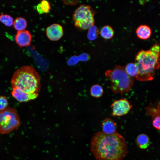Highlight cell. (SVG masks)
Listing matches in <instances>:
<instances>
[{"mask_svg": "<svg viewBox=\"0 0 160 160\" xmlns=\"http://www.w3.org/2000/svg\"><path fill=\"white\" fill-rule=\"evenodd\" d=\"M95 12L89 6L82 4L74 11L73 20L74 25L82 30H86L94 25Z\"/></svg>", "mask_w": 160, "mask_h": 160, "instance_id": "5b68a950", "label": "cell"}, {"mask_svg": "<svg viewBox=\"0 0 160 160\" xmlns=\"http://www.w3.org/2000/svg\"><path fill=\"white\" fill-rule=\"evenodd\" d=\"M89 55L86 53H83L79 56V59L83 61L87 60L89 59Z\"/></svg>", "mask_w": 160, "mask_h": 160, "instance_id": "cb8c5ba5", "label": "cell"}, {"mask_svg": "<svg viewBox=\"0 0 160 160\" xmlns=\"http://www.w3.org/2000/svg\"><path fill=\"white\" fill-rule=\"evenodd\" d=\"M125 70L127 74L131 77H135L138 73L137 67L135 63H128L125 67Z\"/></svg>", "mask_w": 160, "mask_h": 160, "instance_id": "e0dca14e", "label": "cell"}, {"mask_svg": "<svg viewBox=\"0 0 160 160\" xmlns=\"http://www.w3.org/2000/svg\"><path fill=\"white\" fill-rule=\"evenodd\" d=\"M151 33L150 28L146 25H140L136 30V33L137 37L143 40H146L149 38Z\"/></svg>", "mask_w": 160, "mask_h": 160, "instance_id": "4fadbf2b", "label": "cell"}, {"mask_svg": "<svg viewBox=\"0 0 160 160\" xmlns=\"http://www.w3.org/2000/svg\"><path fill=\"white\" fill-rule=\"evenodd\" d=\"M135 63L138 70L136 79L142 81L151 80L155 70L160 67V46L156 44L148 50L140 51L136 56Z\"/></svg>", "mask_w": 160, "mask_h": 160, "instance_id": "7a4b0ae2", "label": "cell"}, {"mask_svg": "<svg viewBox=\"0 0 160 160\" xmlns=\"http://www.w3.org/2000/svg\"><path fill=\"white\" fill-rule=\"evenodd\" d=\"M0 21L6 25L11 26L13 23V19L10 15L4 14L3 13L0 15Z\"/></svg>", "mask_w": 160, "mask_h": 160, "instance_id": "d6986e66", "label": "cell"}, {"mask_svg": "<svg viewBox=\"0 0 160 160\" xmlns=\"http://www.w3.org/2000/svg\"><path fill=\"white\" fill-rule=\"evenodd\" d=\"M36 10L40 14L49 13L51 9L49 3L47 1L43 0L36 6Z\"/></svg>", "mask_w": 160, "mask_h": 160, "instance_id": "5bb4252c", "label": "cell"}, {"mask_svg": "<svg viewBox=\"0 0 160 160\" xmlns=\"http://www.w3.org/2000/svg\"><path fill=\"white\" fill-rule=\"evenodd\" d=\"M100 33L103 38L106 39H111L113 36L114 31L110 26L105 25L102 28Z\"/></svg>", "mask_w": 160, "mask_h": 160, "instance_id": "9a60e30c", "label": "cell"}, {"mask_svg": "<svg viewBox=\"0 0 160 160\" xmlns=\"http://www.w3.org/2000/svg\"><path fill=\"white\" fill-rule=\"evenodd\" d=\"M13 26L17 31L24 30L27 27V23L26 20L21 17H16L13 22Z\"/></svg>", "mask_w": 160, "mask_h": 160, "instance_id": "2e32d148", "label": "cell"}, {"mask_svg": "<svg viewBox=\"0 0 160 160\" xmlns=\"http://www.w3.org/2000/svg\"><path fill=\"white\" fill-rule=\"evenodd\" d=\"M11 84L12 88H17L30 94H39L41 87L39 74L33 67L28 65L22 66L14 72Z\"/></svg>", "mask_w": 160, "mask_h": 160, "instance_id": "3957f363", "label": "cell"}, {"mask_svg": "<svg viewBox=\"0 0 160 160\" xmlns=\"http://www.w3.org/2000/svg\"><path fill=\"white\" fill-rule=\"evenodd\" d=\"M103 87L98 84L93 85L90 89L91 95L96 98H99L101 97L103 95Z\"/></svg>", "mask_w": 160, "mask_h": 160, "instance_id": "ac0fdd59", "label": "cell"}, {"mask_svg": "<svg viewBox=\"0 0 160 160\" xmlns=\"http://www.w3.org/2000/svg\"><path fill=\"white\" fill-rule=\"evenodd\" d=\"M117 128L116 123L110 118H106L102 122V132L107 134H111L116 132Z\"/></svg>", "mask_w": 160, "mask_h": 160, "instance_id": "8fae6325", "label": "cell"}, {"mask_svg": "<svg viewBox=\"0 0 160 160\" xmlns=\"http://www.w3.org/2000/svg\"><path fill=\"white\" fill-rule=\"evenodd\" d=\"M100 33L97 28L93 25L89 28L87 33V37L90 40H93L95 39Z\"/></svg>", "mask_w": 160, "mask_h": 160, "instance_id": "ffe728a7", "label": "cell"}, {"mask_svg": "<svg viewBox=\"0 0 160 160\" xmlns=\"http://www.w3.org/2000/svg\"><path fill=\"white\" fill-rule=\"evenodd\" d=\"M20 124L19 117L16 109L7 108L0 111V134L9 133L18 127Z\"/></svg>", "mask_w": 160, "mask_h": 160, "instance_id": "8992f818", "label": "cell"}, {"mask_svg": "<svg viewBox=\"0 0 160 160\" xmlns=\"http://www.w3.org/2000/svg\"><path fill=\"white\" fill-rule=\"evenodd\" d=\"M63 3L67 5H74L77 4L78 2L77 0H64L63 1Z\"/></svg>", "mask_w": 160, "mask_h": 160, "instance_id": "d4e9b609", "label": "cell"}, {"mask_svg": "<svg viewBox=\"0 0 160 160\" xmlns=\"http://www.w3.org/2000/svg\"><path fill=\"white\" fill-rule=\"evenodd\" d=\"M90 144L91 151L97 160H123L127 154L126 140L116 132L111 134L95 132Z\"/></svg>", "mask_w": 160, "mask_h": 160, "instance_id": "6da1fadb", "label": "cell"}, {"mask_svg": "<svg viewBox=\"0 0 160 160\" xmlns=\"http://www.w3.org/2000/svg\"><path fill=\"white\" fill-rule=\"evenodd\" d=\"M12 96L20 102H27L36 98L39 94H30L23 92L16 87L12 88Z\"/></svg>", "mask_w": 160, "mask_h": 160, "instance_id": "30bf717a", "label": "cell"}, {"mask_svg": "<svg viewBox=\"0 0 160 160\" xmlns=\"http://www.w3.org/2000/svg\"><path fill=\"white\" fill-rule=\"evenodd\" d=\"M46 33L48 38L52 41L59 40L63 36V30L62 26L58 24H52L47 27Z\"/></svg>", "mask_w": 160, "mask_h": 160, "instance_id": "ba28073f", "label": "cell"}, {"mask_svg": "<svg viewBox=\"0 0 160 160\" xmlns=\"http://www.w3.org/2000/svg\"><path fill=\"white\" fill-rule=\"evenodd\" d=\"M8 105V103L6 97L4 96H0V111L6 108Z\"/></svg>", "mask_w": 160, "mask_h": 160, "instance_id": "44dd1931", "label": "cell"}, {"mask_svg": "<svg viewBox=\"0 0 160 160\" xmlns=\"http://www.w3.org/2000/svg\"><path fill=\"white\" fill-rule=\"evenodd\" d=\"M105 74L110 79V88L112 92L121 96L129 92L134 85V78L127 74L123 66L117 65L113 70H107Z\"/></svg>", "mask_w": 160, "mask_h": 160, "instance_id": "277c9868", "label": "cell"}, {"mask_svg": "<svg viewBox=\"0 0 160 160\" xmlns=\"http://www.w3.org/2000/svg\"><path fill=\"white\" fill-rule=\"evenodd\" d=\"M152 125L155 129L160 130V116H157L155 117L152 121Z\"/></svg>", "mask_w": 160, "mask_h": 160, "instance_id": "7402d4cb", "label": "cell"}, {"mask_svg": "<svg viewBox=\"0 0 160 160\" xmlns=\"http://www.w3.org/2000/svg\"><path fill=\"white\" fill-rule=\"evenodd\" d=\"M132 107L129 101L125 98L114 100L111 105L112 112L111 115L119 117L128 113Z\"/></svg>", "mask_w": 160, "mask_h": 160, "instance_id": "52a82bcc", "label": "cell"}, {"mask_svg": "<svg viewBox=\"0 0 160 160\" xmlns=\"http://www.w3.org/2000/svg\"><path fill=\"white\" fill-rule=\"evenodd\" d=\"M32 36L28 30L17 31L15 35V39L16 43L20 47L27 46L30 45Z\"/></svg>", "mask_w": 160, "mask_h": 160, "instance_id": "9c48e42d", "label": "cell"}, {"mask_svg": "<svg viewBox=\"0 0 160 160\" xmlns=\"http://www.w3.org/2000/svg\"><path fill=\"white\" fill-rule=\"evenodd\" d=\"M79 59V57L76 56H74L71 57L68 61V64H73L76 63Z\"/></svg>", "mask_w": 160, "mask_h": 160, "instance_id": "603a6c76", "label": "cell"}, {"mask_svg": "<svg viewBox=\"0 0 160 160\" xmlns=\"http://www.w3.org/2000/svg\"><path fill=\"white\" fill-rule=\"evenodd\" d=\"M135 143L137 147L141 149L147 148L150 144L149 137L145 134H141L138 135L135 139Z\"/></svg>", "mask_w": 160, "mask_h": 160, "instance_id": "7c38bea8", "label": "cell"}]
</instances>
